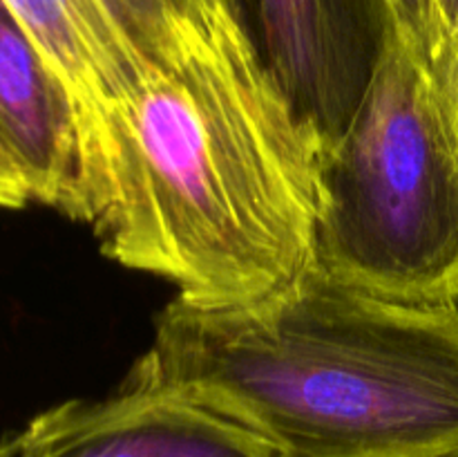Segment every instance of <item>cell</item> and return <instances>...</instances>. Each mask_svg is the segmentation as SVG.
<instances>
[{"mask_svg": "<svg viewBox=\"0 0 458 457\" xmlns=\"http://www.w3.org/2000/svg\"><path fill=\"white\" fill-rule=\"evenodd\" d=\"M318 160L240 27L85 121L81 222L182 303L244 305L311 267Z\"/></svg>", "mask_w": 458, "mask_h": 457, "instance_id": "1", "label": "cell"}, {"mask_svg": "<svg viewBox=\"0 0 458 457\" xmlns=\"http://www.w3.org/2000/svg\"><path fill=\"white\" fill-rule=\"evenodd\" d=\"M128 379L204 399L289 457H438L458 446V305L309 267L244 305L174 298Z\"/></svg>", "mask_w": 458, "mask_h": 457, "instance_id": "2", "label": "cell"}, {"mask_svg": "<svg viewBox=\"0 0 458 457\" xmlns=\"http://www.w3.org/2000/svg\"><path fill=\"white\" fill-rule=\"evenodd\" d=\"M311 269L383 298L458 303V146L403 34L320 152Z\"/></svg>", "mask_w": 458, "mask_h": 457, "instance_id": "3", "label": "cell"}, {"mask_svg": "<svg viewBox=\"0 0 458 457\" xmlns=\"http://www.w3.org/2000/svg\"><path fill=\"white\" fill-rule=\"evenodd\" d=\"M70 90L81 119L237 30L233 0H4Z\"/></svg>", "mask_w": 458, "mask_h": 457, "instance_id": "4", "label": "cell"}, {"mask_svg": "<svg viewBox=\"0 0 458 457\" xmlns=\"http://www.w3.org/2000/svg\"><path fill=\"white\" fill-rule=\"evenodd\" d=\"M259 65L320 152L356 115L394 36L389 0H233Z\"/></svg>", "mask_w": 458, "mask_h": 457, "instance_id": "5", "label": "cell"}, {"mask_svg": "<svg viewBox=\"0 0 458 457\" xmlns=\"http://www.w3.org/2000/svg\"><path fill=\"white\" fill-rule=\"evenodd\" d=\"M7 439L12 457H284L213 403L132 379L103 399L58 403Z\"/></svg>", "mask_w": 458, "mask_h": 457, "instance_id": "6", "label": "cell"}, {"mask_svg": "<svg viewBox=\"0 0 458 457\" xmlns=\"http://www.w3.org/2000/svg\"><path fill=\"white\" fill-rule=\"evenodd\" d=\"M0 143L31 202L83 215V137L70 90L12 9L0 0Z\"/></svg>", "mask_w": 458, "mask_h": 457, "instance_id": "7", "label": "cell"}, {"mask_svg": "<svg viewBox=\"0 0 458 457\" xmlns=\"http://www.w3.org/2000/svg\"><path fill=\"white\" fill-rule=\"evenodd\" d=\"M389 4H392L401 34L428 65L432 52L443 40L429 0H389Z\"/></svg>", "mask_w": 458, "mask_h": 457, "instance_id": "8", "label": "cell"}, {"mask_svg": "<svg viewBox=\"0 0 458 457\" xmlns=\"http://www.w3.org/2000/svg\"><path fill=\"white\" fill-rule=\"evenodd\" d=\"M428 70L432 74L434 88L443 103L450 128L454 133L458 146V39L445 36L434 49L428 61Z\"/></svg>", "mask_w": 458, "mask_h": 457, "instance_id": "9", "label": "cell"}, {"mask_svg": "<svg viewBox=\"0 0 458 457\" xmlns=\"http://www.w3.org/2000/svg\"><path fill=\"white\" fill-rule=\"evenodd\" d=\"M31 202L30 186L22 177L21 168L0 143V209H22Z\"/></svg>", "mask_w": 458, "mask_h": 457, "instance_id": "10", "label": "cell"}, {"mask_svg": "<svg viewBox=\"0 0 458 457\" xmlns=\"http://www.w3.org/2000/svg\"><path fill=\"white\" fill-rule=\"evenodd\" d=\"M429 4L443 39L445 36L458 39V0H429Z\"/></svg>", "mask_w": 458, "mask_h": 457, "instance_id": "11", "label": "cell"}, {"mask_svg": "<svg viewBox=\"0 0 458 457\" xmlns=\"http://www.w3.org/2000/svg\"><path fill=\"white\" fill-rule=\"evenodd\" d=\"M0 457H12V448H9V439H0Z\"/></svg>", "mask_w": 458, "mask_h": 457, "instance_id": "12", "label": "cell"}, {"mask_svg": "<svg viewBox=\"0 0 458 457\" xmlns=\"http://www.w3.org/2000/svg\"><path fill=\"white\" fill-rule=\"evenodd\" d=\"M438 457H458V446H456V448H452V451L443 453V455H438Z\"/></svg>", "mask_w": 458, "mask_h": 457, "instance_id": "13", "label": "cell"}, {"mask_svg": "<svg viewBox=\"0 0 458 457\" xmlns=\"http://www.w3.org/2000/svg\"><path fill=\"white\" fill-rule=\"evenodd\" d=\"M284 457H289V455H284Z\"/></svg>", "mask_w": 458, "mask_h": 457, "instance_id": "14", "label": "cell"}]
</instances>
